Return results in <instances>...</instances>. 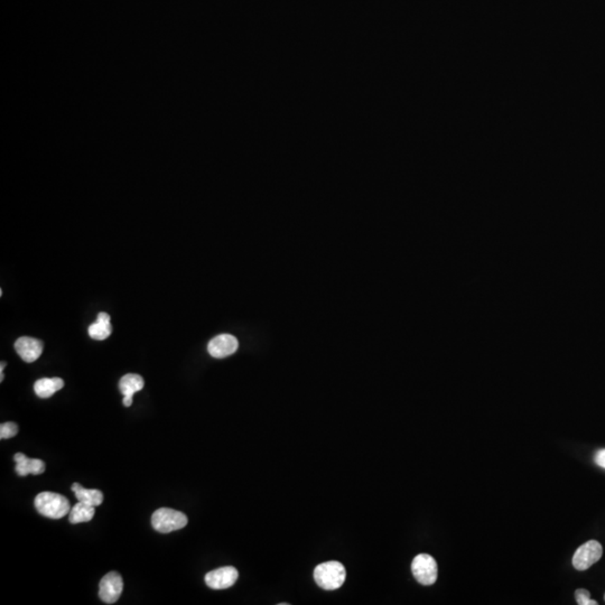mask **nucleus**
Listing matches in <instances>:
<instances>
[{
    "instance_id": "f03ea898",
    "label": "nucleus",
    "mask_w": 605,
    "mask_h": 605,
    "mask_svg": "<svg viewBox=\"0 0 605 605\" xmlns=\"http://www.w3.org/2000/svg\"><path fill=\"white\" fill-rule=\"evenodd\" d=\"M347 579V570L338 561H326L314 570V579L320 588L334 590L341 588Z\"/></svg>"
},
{
    "instance_id": "9d476101",
    "label": "nucleus",
    "mask_w": 605,
    "mask_h": 605,
    "mask_svg": "<svg viewBox=\"0 0 605 605\" xmlns=\"http://www.w3.org/2000/svg\"><path fill=\"white\" fill-rule=\"evenodd\" d=\"M144 379L139 374L128 373L121 378L120 382H119V389H120L121 394L124 395L123 403L126 407H130L132 405V397L136 392H138L144 388Z\"/></svg>"
},
{
    "instance_id": "6ab92c4d",
    "label": "nucleus",
    "mask_w": 605,
    "mask_h": 605,
    "mask_svg": "<svg viewBox=\"0 0 605 605\" xmlns=\"http://www.w3.org/2000/svg\"><path fill=\"white\" fill-rule=\"evenodd\" d=\"M6 367V362H1V367H0V381H3V368Z\"/></svg>"
},
{
    "instance_id": "0eeeda50",
    "label": "nucleus",
    "mask_w": 605,
    "mask_h": 605,
    "mask_svg": "<svg viewBox=\"0 0 605 605\" xmlns=\"http://www.w3.org/2000/svg\"><path fill=\"white\" fill-rule=\"evenodd\" d=\"M238 577V570L235 567L226 566L209 572L204 581L212 590H226L235 585Z\"/></svg>"
},
{
    "instance_id": "f8f14e48",
    "label": "nucleus",
    "mask_w": 605,
    "mask_h": 605,
    "mask_svg": "<svg viewBox=\"0 0 605 605\" xmlns=\"http://www.w3.org/2000/svg\"><path fill=\"white\" fill-rule=\"evenodd\" d=\"M89 335L93 340L103 341L108 338L112 333V326L110 323V315L105 311H101L98 315L97 320L89 326Z\"/></svg>"
},
{
    "instance_id": "39448f33",
    "label": "nucleus",
    "mask_w": 605,
    "mask_h": 605,
    "mask_svg": "<svg viewBox=\"0 0 605 605\" xmlns=\"http://www.w3.org/2000/svg\"><path fill=\"white\" fill-rule=\"evenodd\" d=\"M602 555V545L597 541H588L576 550L572 563L575 570H586L597 563Z\"/></svg>"
},
{
    "instance_id": "423d86ee",
    "label": "nucleus",
    "mask_w": 605,
    "mask_h": 605,
    "mask_svg": "<svg viewBox=\"0 0 605 605\" xmlns=\"http://www.w3.org/2000/svg\"><path fill=\"white\" fill-rule=\"evenodd\" d=\"M124 590V581L120 574L110 572L103 576L99 585V597L107 604L117 602Z\"/></svg>"
},
{
    "instance_id": "1a4fd4ad",
    "label": "nucleus",
    "mask_w": 605,
    "mask_h": 605,
    "mask_svg": "<svg viewBox=\"0 0 605 605\" xmlns=\"http://www.w3.org/2000/svg\"><path fill=\"white\" fill-rule=\"evenodd\" d=\"M15 350L24 361L32 363L42 356L43 343L37 338L21 336L15 342Z\"/></svg>"
},
{
    "instance_id": "ddd939ff",
    "label": "nucleus",
    "mask_w": 605,
    "mask_h": 605,
    "mask_svg": "<svg viewBox=\"0 0 605 605\" xmlns=\"http://www.w3.org/2000/svg\"><path fill=\"white\" fill-rule=\"evenodd\" d=\"M64 387V381L61 378H42L34 385V391L39 398H50L56 391L61 390Z\"/></svg>"
},
{
    "instance_id": "2eb2a0df",
    "label": "nucleus",
    "mask_w": 605,
    "mask_h": 605,
    "mask_svg": "<svg viewBox=\"0 0 605 605\" xmlns=\"http://www.w3.org/2000/svg\"><path fill=\"white\" fill-rule=\"evenodd\" d=\"M96 514V507L84 503H78L71 509L69 520L71 523H89Z\"/></svg>"
},
{
    "instance_id": "dca6fc26",
    "label": "nucleus",
    "mask_w": 605,
    "mask_h": 605,
    "mask_svg": "<svg viewBox=\"0 0 605 605\" xmlns=\"http://www.w3.org/2000/svg\"><path fill=\"white\" fill-rule=\"evenodd\" d=\"M18 433V426L15 423L8 422V423H3L0 425V438L1 440H8V438L14 437Z\"/></svg>"
},
{
    "instance_id": "20e7f679",
    "label": "nucleus",
    "mask_w": 605,
    "mask_h": 605,
    "mask_svg": "<svg viewBox=\"0 0 605 605\" xmlns=\"http://www.w3.org/2000/svg\"><path fill=\"white\" fill-rule=\"evenodd\" d=\"M411 572L422 585H433L437 581V563L428 554H419L411 563Z\"/></svg>"
},
{
    "instance_id": "6e6552de",
    "label": "nucleus",
    "mask_w": 605,
    "mask_h": 605,
    "mask_svg": "<svg viewBox=\"0 0 605 605\" xmlns=\"http://www.w3.org/2000/svg\"><path fill=\"white\" fill-rule=\"evenodd\" d=\"M239 342L231 334L217 335L208 344L210 356L215 359H224L231 356L238 350Z\"/></svg>"
},
{
    "instance_id": "f3484780",
    "label": "nucleus",
    "mask_w": 605,
    "mask_h": 605,
    "mask_svg": "<svg viewBox=\"0 0 605 605\" xmlns=\"http://www.w3.org/2000/svg\"><path fill=\"white\" fill-rule=\"evenodd\" d=\"M575 599L579 605H597L599 603L595 599H590V592L584 588H579L575 590Z\"/></svg>"
},
{
    "instance_id": "f257e3e1",
    "label": "nucleus",
    "mask_w": 605,
    "mask_h": 605,
    "mask_svg": "<svg viewBox=\"0 0 605 605\" xmlns=\"http://www.w3.org/2000/svg\"><path fill=\"white\" fill-rule=\"evenodd\" d=\"M34 505L39 514L51 519H61L71 512L70 501L55 492H42L35 498Z\"/></svg>"
},
{
    "instance_id": "9b49d317",
    "label": "nucleus",
    "mask_w": 605,
    "mask_h": 605,
    "mask_svg": "<svg viewBox=\"0 0 605 605\" xmlns=\"http://www.w3.org/2000/svg\"><path fill=\"white\" fill-rule=\"evenodd\" d=\"M14 460L16 462V473L19 476H26L28 474L39 476L45 472V463L42 460L27 458L23 453L15 454Z\"/></svg>"
},
{
    "instance_id": "a211bd4d",
    "label": "nucleus",
    "mask_w": 605,
    "mask_h": 605,
    "mask_svg": "<svg viewBox=\"0 0 605 605\" xmlns=\"http://www.w3.org/2000/svg\"><path fill=\"white\" fill-rule=\"evenodd\" d=\"M594 462H595V463H597L599 467L605 469V449H602V450H599L597 453H595V456H594Z\"/></svg>"
},
{
    "instance_id": "7ed1b4c3",
    "label": "nucleus",
    "mask_w": 605,
    "mask_h": 605,
    "mask_svg": "<svg viewBox=\"0 0 605 605\" xmlns=\"http://www.w3.org/2000/svg\"><path fill=\"white\" fill-rule=\"evenodd\" d=\"M188 517L183 512L170 508H161L152 516V526L162 534L175 532L188 525Z\"/></svg>"
},
{
    "instance_id": "aec40b11",
    "label": "nucleus",
    "mask_w": 605,
    "mask_h": 605,
    "mask_svg": "<svg viewBox=\"0 0 605 605\" xmlns=\"http://www.w3.org/2000/svg\"><path fill=\"white\" fill-rule=\"evenodd\" d=\"M604 599H605V595H604Z\"/></svg>"
},
{
    "instance_id": "4468645a",
    "label": "nucleus",
    "mask_w": 605,
    "mask_h": 605,
    "mask_svg": "<svg viewBox=\"0 0 605 605\" xmlns=\"http://www.w3.org/2000/svg\"><path fill=\"white\" fill-rule=\"evenodd\" d=\"M71 490L73 491L80 503H84L93 507H98L103 503V494L100 490L83 488L80 483H73Z\"/></svg>"
}]
</instances>
